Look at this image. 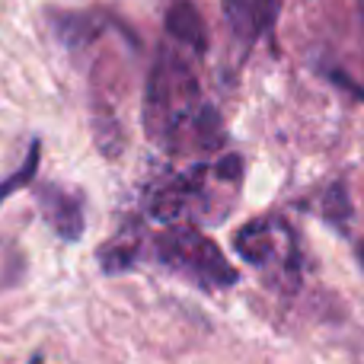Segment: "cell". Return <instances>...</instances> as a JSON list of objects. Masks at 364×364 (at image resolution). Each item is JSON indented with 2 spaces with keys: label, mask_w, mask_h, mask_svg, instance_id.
I'll use <instances>...</instances> for the list:
<instances>
[{
  "label": "cell",
  "mask_w": 364,
  "mask_h": 364,
  "mask_svg": "<svg viewBox=\"0 0 364 364\" xmlns=\"http://www.w3.org/2000/svg\"><path fill=\"white\" fill-rule=\"evenodd\" d=\"M195 58V51L166 38L147 74L144 132L154 144L170 154L214 151L224 141L218 115L201 96Z\"/></svg>",
  "instance_id": "cell-1"
},
{
  "label": "cell",
  "mask_w": 364,
  "mask_h": 364,
  "mask_svg": "<svg viewBox=\"0 0 364 364\" xmlns=\"http://www.w3.org/2000/svg\"><path fill=\"white\" fill-rule=\"evenodd\" d=\"M240 170L243 160L237 154L214 160V164H192L188 170L176 173L154 188L147 211L160 224H188L198 214H208L211 208V192L218 186H240Z\"/></svg>",
  "instance_id": "cell-2"
},
{
  "label": "cell",
  "mask_w": 364,
  "mask_h": 364,
  "mask_svg": "<svg viewBox=\"0 0 364 364\" xmlns=\"http://www.w3.org/2000/svg\"><path fill=\"white\" fill-rule=\"evenodd\" d=\"M154 259L166 272L205 291L233 288L240 278L220 246L192 224H166V230L154 237Z\"/></svg>",
  "instance_id": "cell-3"
},
{
  "label": "cell",
  "mask_w": 364,
  "mask_h": 364,
  "mask_svg": "<svg viewBox=\"0 0 364 364\" xmlns=\"http://www.w3.org/2000/svg\"><path fill=\"white\" fill-rule=\"evenodd\" d=\"M233 250L252 269H282L291 282H297V240L284 220L256 218L243 224L233 237Z\"/></svg>",
  "instance_id": "cell-4"
},
{
  "label": "cell",
  "mask_w": 364,
  "mask_h": 364,
  "mask_svg": "<svg viewBox=\"0 0 364 364\" xmlns=\"http://www.w3.org/2000/svg\"><path fill=\"white\" fill-rule=\"evenodd\" d=\"M36 201H38V211H42L45 224H48L58 237L68 240V243L80 240L83 227H87L80 195L64 188V186H58V182H38Z\"/></svg>",
  "instance_id": "cell-5"
},
{
  "label": "cell",
  "mask_w": 364,
  "mask_h": 364,
  "mask_svg": "<svg viewBox=\"0 0 364 364\" xmlns=\"http://www.w3.org/2000/svg\"><path fill=\"white\" fill-rule=\"evenodd\" d=\"M224 19L230 23L233 36H240L246 45H252L262 32L272 29L282 0H220Z\"/></svg>",
  "instance_id": "cell-6"
},
{
  "label": "cell",
  "mask_w": 364,
  "mask_h": 364,
  "mask_svg": "<svg viewBox=\"0 0 364 364\" xmlns=\"http://www.w3.org/2000/svg\"><path fill=\"white\" fill-rule=\"evenodd\" d=\"M166 36L176 45H182V48L195 51V55H201L208 48L205 19H201V13L188 0H179V4L170 6V13H166Z\"/></svg>",
  "instance_id": "cell-7"
},
{
  "label": "cell",
  "mask_w": 364,
  "mask_h": 364,
  "mask_svg": "<svg viewBox=\"0 0 364 364\" xmlns=\"http://www.w3.org/2000/svg\"><path fill=\"white\" fill-rule=\"evenodd\" d=\"M141 256V240L138 233L132 230H122L119 237H112L106 246L100 250V265L109 272V275H119V272H128L134 269V262H138Z\"/></svg>",
  "instance_id": "cell-8"
},
{
  "label": "cell",
  "mask_w": 364,
  "mask_h": 364,
  "mask_svg": "<svg viewBox=\"0 0 364 364\" xmlns=\"http://www.w3.org/2000/svg\"><path fill=\"white\" fill-rule=\"evenodd\" d=\"M38 154H42V144H38V141H32L29 154H26V164L19 166L16 173H10L6 179H0V205H4V201L10 198L13 192H19L23 186H29V182L36 179V173H38Z\"/></svg>",
  "instance_id": "cell-9"
},
{
  "label": "cell",
  "mask_w": 364,
  "mask_h": 364,
  "mask_svg": "<svg viewBox=\"0 0 364 364\" xmlns=\"http://www.w3.org/2000/svg\"><path fill=\"white\" fill-rule=\"evenodd\" d=\"M26 272V256L10 243V240L0 237V291L13 288V284L23 278Z\"/></svg>",
  "instance_id": "cell-10"
},
{
  "label": "cell",
  "mask_w": 364,
  "mask_h": 364,
  "mask_svg": "<svg viewBox=\"0 0 364 364\" xmlns=\"http://www.w3.org/2000/svg\"><path fill=\"white\" fill-rule=\"evenodd\" d=\"M323 218H326L329 224H336L339 230H346V227H348V218H352V211H348L346 186H333L326 195H323Z\"/></svg>",
  "instance_id": "cell-11"
}]
</instances>
